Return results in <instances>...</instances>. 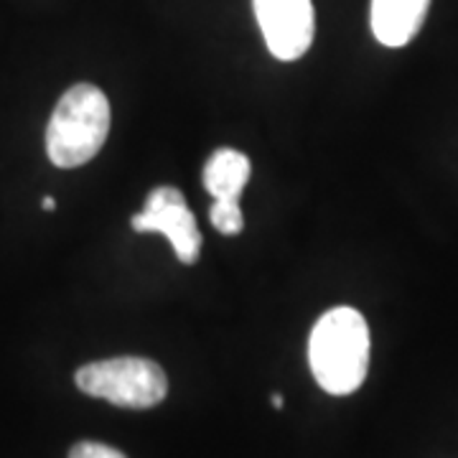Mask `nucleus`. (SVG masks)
<instances>
[{
  "label": "nucleus",
  "mask_w": 458,
  "mask_h": 458,
  "mask_svg": "<svg viewBox=\"0 0 458 458\" xmlns=\"http://www.w3.org/2000/svg\"><path fill=\"white\" fill-rule=\"evenodd\" d=\"M309 361L316 382L328 394L357 393L369 369V328L357 309L327 311L311 331Z\"/></svg>",
  "instance_id": "nucleus-1"
},
{
  "label": "nucleus",
  "mask_w": 458,
  "mask_h": 458,
  "mask_svg": "<svg viewBox=\"0 0 458 458\" xmlns=\"http://www.w3.org/2000/svg\"><path fill=\"white\" fill-rule=\"evenodd\" d=\"M110 132V99L95 84L69 87L47 128V153L56 168L89 164Z\"/></svg>",
  "instance_id": "nucleus-2"
},
{
  "label": "nucleus",
  "mask_w": 458,
  "mask_h": 458,
  "mask_svg": "<svg viewBox=\"0 0 458 458\" xmlns=\"http://www.w3.org/2000/svg\"><path fill=\"white\" fill-rule=\"evenodd\" d=\"M74 379L84 394L128 410L156 408L168 394V377L164 367L146 357H113L92 361L80 367Z\"/></svg>",
  "instance_id": "nucleus-3"
},
{
  "label": "nucleus",
  "mask_w": 458,
  "mask_h": 458,
  "mask_svg": "<svg viewBox=\"0 0 458 458\" xmlns=\"http://www.w3.org/2000/svg\"><path fill=\"white\" fill-rule=\"evenodd\" d=\"M135 232H158L171 242L183 265H194L201 250V232L176 186H158L148 194L143 212L132 216Z\"/></svg>",
  "instance_id": "nucleus-4"
},
{
  "label": "nucleus",
  "mask_w": 458,
  "mask_h": 458,
  "mask_svg": "<svg viewBox=\"0 0 458 458\" xmlns=\"http://www.w3.org/2000/svg\"><path fill=\"white\" fill-rule=\"evenodd\" d=\"M267 51L280 62H295L311 49L316 18L311 0H252Z\"/></svg>",
  "instance_id": "nucleus-5"
},
{
  "label": "nucleus",
  "mask_w": 458,
  "mask_h": 458,
  "mask_svg": "<svg viewBox=\"0 0 458 458\" xmlns=\"http://www.w3.org/2000/svg\"><path fill=\"white\" fill-rule=\"evenodd\" d=\"M430 0H372V33L382 47L400 49L412 41L428 16Z\"/></svg>",
  "instance_id": "nucleus-6"
},
{
  "label": "nucleus",
  "mask_w": 458,
  "mask_h": 458,
  "mask_svg": "<svg viewBox=\"0 0 458 458\" xmlns=\"http://www.w3.org/2000/svg\"><path fill=\"white\" fill-rule=\"evenodd\" d=\"M250 171L252 164L245 153L234 148H219L204 164L201 181L216 204H240V197L250 181Z\"/></svg>",
  "instance_id": "nucleus-7"
},
{
  "label": "nucleus",
  "mask_w": 458,
  "mask_h": 458,
  "mask_svg": "<svg viewBox=\"0 0 458 458\" xmlns=\"http://www.w3.org/2000/svg\"><path fill=\"white\" fill-rule=\"evenodd\" d=\"M209 222H212L214 227L219 229L225 237L240 234L242 227H245V216H242L240 204H216V201H214L212 209H209Z\"/></svg>",
  "instance_id": "nucleus-8"
},
{
  "label": "nucleus",
  "mask_w": 458,
  "mask_h": 458,
  "mask_svg": "<svg viewBox=\"0 0 458 458\" xmlns=\"http://www.w3.org/2000/svg\"><path fill=\"white\" fill-rule=\"evenodd\" d=\"M69 458H128L125 454H120L113 445H105V443L98 441H82L77 443L72 451H69Z\"/></svg>",
  "instance_id": "nucleus-9"
},
{
  "label": "nucleus",
  "mask_w": 458,
  "mask_h": 458,
  "mask_svg": "<svg viewBox=\"0 0 458 458\" xmlns=\"http://www.w3.org/2000/svg\"><path fill=\"white\" fill-rule=\"evenodd\" d=\"M41 207H44V212H54V209H56V199L44 197L41 199Z\"/></svg>",
  "instance_id": "nucleus-10"
},
{
  "label": "nucleus",
  "mask_w": 458,
  "mask_h": 458,
  "mask_svg": "<svg viewBox=\"0 0 458 458\" xmlns=\"http://www.w3.org/2000/svg\"><path fill=\"white\" fill-rule=\"evenodd\" d=\"M270 403H273V408H283V397H280V394H273Z\"/></svg>",
  "instance_id": "nucleus-11"
}]
</instances>
